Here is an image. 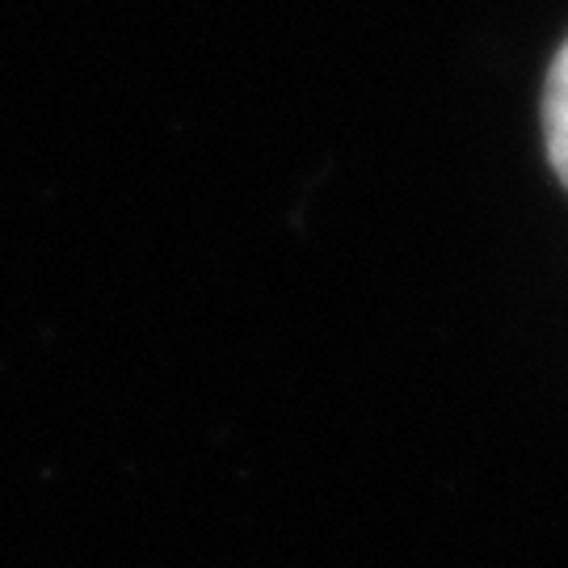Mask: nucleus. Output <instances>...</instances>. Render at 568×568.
<instances>
[{
    "label": "nucleus",
    "instance_id": "obj_1",
    "mask_svg": "<svg viewBox=\"0 0 568 568\" xmlns=\"http://www.w3.org/2000/svg\"><path fill=\"white\" fill-rule=\"evenodd\" d=\"M544 140H548V161L556 178L568 185V39L556 51L544 89Z\"/></svg>",
    "mask_w": 568,
    "mask_h": 568
}]
</instances>
